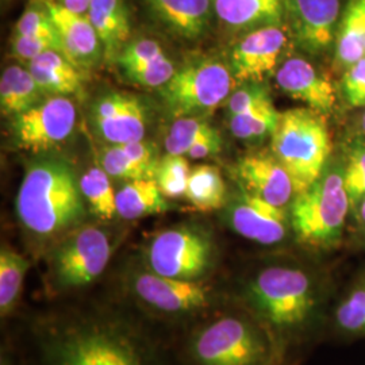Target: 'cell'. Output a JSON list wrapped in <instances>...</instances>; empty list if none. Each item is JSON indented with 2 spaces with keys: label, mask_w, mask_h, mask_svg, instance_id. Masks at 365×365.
<instances>
[{
  "label": "cell",
  "mask_w": 365,
  "mask_h": 365,
  "mask_svg": "<svg viewBox=\"0 0 365 365\" xmlns=\"http://www.w3.org/2000/svg\"><path fill=\"white\" fill-rule=\"evenodd\" d=\"M317 257L309 252L262 256L227 287L232 300L267 330L282 365H292L329 334L339 289L331 268Z\"/></svg>",
  "instance_id": "obj_1"
},
{
  "label": "cell",
  "mask_w": 365,
  "mask_h": 365,
  "mask_svg": "<svg viewBox=\"0 0 365 365\" xmlns=\"http://www.w3.org/2000/svg\"><path fill=\"white\" fill-rule=\"evenodd\" d=\"M31 330L43 365H175L134 315L111 304L49 310Z\"/></svg>",
  "instance_id": "obj_2"
},
{
  "label": "cell",
  "mask_w": 365,
  "mask_h": 365,
  "mask_svg": "<svg viewBox=\"0 0 365 365\" xmlns=\"http://www.w3.org/2000/svg\"><path fill=\"white\" fill-rule=\"evenodd\" d=\"M15 214L25 233L49 248L83 225L88 209L75 167L56 155L31 160L16 192Z\"/></svg>",
  "instance_id": "obj_3"
},
{
  "label": "cell",
  "mask_w": 365,
  "mask_h": 365,
  "mask_svg": "<svg viewBox=\"0 0 365 365\" xmlns=\"http://www.w3.org/2000/svg\"><path fill=\"white\" fill-rule=\"evenodd\" d=\"M182 354L188 365H282L267 330L232 298L192 325Z\"/></svg>",
  "instance_id": "obj_4"
},
{
  "label": "cell",
  "mask_w": 365,
  "mask_h": 365,
  "mask_svg": "<svg viewBox=\"0 0 365 365\" xmlns=\"http://www.w3.org/2000/svg\"><path fill=\"white\" fill-rule=\"evenodd\" d=\"M119 288L134 309L165 324L195 325L230 302L227 288L211 280L172 279L149 271L138 261L120 274Z\"/></svg>",
  "instance_id": "obj_5"
},
{
  "label": "cell",
  "mask_w": 365,
  "mask_h": 365,
  "mask_svg": "<svg viewBox=\"0 0 365 365\" xmlns=\"http://www.w3.org/2000/svg\"><path fill=\"white\" fill-rule=\"evenodd\" d=\"M289 217L294 242L304 252L319 256L342 245L351 221V203L339 148L334 149L319 178L294 197Z\"/></svg>",
  "instance_id": "obj_6"
},
{
  "label": "cell",
  "mask_w": 365,
  "mask_h": 365,
  "mask_svg": "<svg viewBox=\"0 0 365 365\" xmlns=\"http://www.w3.org/2000/svg\"><path fill=\"white\" fill-rule=\"evenodd\" d=\"M334 149L329 117L310 107L282 111L269 140V150L289 173L297 195L319 178Z\"/></svg>",
  "instance_id": "obj_7"
},
{
  "label": "cell",
  "mask_w": 365,
  "mask_h": 365,
  "mask_svg": "<svg viewBox=\"0 0 365 365\" xmlns=\"http://www.w3.org/2000/svg\"><path fill=\"white\" fill-rule=\"evenodd\" d=\"M115 240L99 225L83 223L48 250L45 283L54 297L90 287L105 274L114 256Z\"/></svg>",
  "instance_id": "obj_8"
},
{
  "label": "cell",
  "mask_w": 365,
  "mask_h": 365,
  "mask_svg": "<svg viewBox=\"0 0 365 365\" xmlns=\"http://www.w3.org/2000/svg\"><path fill=\"white\" fill-rule=\"evenodd\" d=\"M138 262L155 274L187 282L211 280L220 261L214 233L197 222H185L152 235Z\"/></svg>",
  "instance_id": "obj_9"
},
{
  "label": "cell",
  "mask_w": 365,
  "mask_h": 365,
  "mask_svg": "<svg viewBox=\"0 0 365 365\" xmlns=\"http://www.w3.org/2000/svg\"><path fill=\"white\" fill-rule=\"evenodd\" d=\"M235 86L226 57L196 54L176 66L175 75L157 91L170 118H209L225 106Z\"/></svg>",
  "instance_id": "obj_10"
},
{
  "label": "cell",
  "mask_w": 365,
  "mask_h": 365,
  "mask_svg": "<svg viewBox=\"0 0 365 365\" xmlns=\"http://www.w3.org/2000/svg\"><path fill=\"white\" fill-rule=\"evenodd\" d=\"M295 51L287 24H276L237 36L226 60L237 84L268 81Z\"/></svg>",
  "instance_id": "obj_11"
},
{
  "label": "cell",
  "mask_w": 365,
  "mask_h": 365,
  "mask_svg": "<svg viewBox=\"0 0 365 365\" xmlns=\"http://www.w3.org/2000/svg\"><path fill=\"white\" fill-rule=\"evenodd\" d=\"M348 0H286V24L294 46L318 61L331 63Z\"/></svg>",
  "instance_id": "obj_12"
},
{
  "label": "cell",
  "mask_w": 365,
  "mask_h": 365,
  "mask_svg": "<svg viewBox=\"0 0 365 365\" xmlns=\"http://www.w3.org/2000/svg\"><path fill=\"white\" fill-rule=\"evenodd\" d=\"M10 119L14 145L43 155L66 144L73 135L78 110L71 98L46 96L38 105Z\"/></svg>",
  "instance_id": "obj_13"
},
{
  "label": "cell",
  "mask_w": 365,
  "mask_h": 365,
  "mask_svg": "<svg viewBox=\"0 0 365 365\" xmlns=\"http://www.w3.org/2000/svg\"><path fill=\"white\" fill-rule=\"evenodd\" d=\"M221 211L232 232L261 247L274 248L294 241L289 209L274 206L238 185Z\"/></svg>",
  "instance_id": "obj_14"
},
{
  "label": "cell",
  "mask_w": 365,
  "mask_h": 365,
  "mask_svg": "<svg viewBox=\"0 0 365 365\" xmlns=\"http://www.w3.org/2000/svg\"><path fill=\"white\" fill-rule=\"evenodd\" d=\"M272 78L284 95L327 117L333 115L341 103L339 83L318 66V60L298 51L288 56Z\"/></svg>",
  "instance_id": "obj_15"
},
{
  "label": "cell",
  "mask_w": 365,
  "mask_h": 365,
  "mask_svg": "<svg viewBox=\"0 0 365 365\" xmlns=\"http://www.w3.org/2000/svg\"><path fill=\"white\" fill-rule=\"evenodd\" d=\"M148 118L149 113L144 101L126 92H105L92 103V128L106 144L145 140Z\"/></svg>",
  "instance_id": "obj_16"
},
{
  "label": "cell",
  "mask_w": 365,
  "mask_h": 365,
  "mask_svg": "<svg viewBox=\"0 0 365 365\" xmlns=\"http://www.w3.org/2000/svg\"><path fill=\"white\" fill-rule=\"evenodd\" d=\"M232 176L235 185L277 207L289 209L297 195L289 173L269 148L240 157Z\"/></svg>",
  "instance_id": "obj_17"
},
{
  "label": "cell",
  "mask_w": 365,
  "mask_h": 365,
  "mask_svg": "<svg viewBox=\"0 0 365 365\" xmlns=\"http://www.w3.org/2000/svg\"><path fill=\"white\" fill-rule=\"evenodd\" d=\"M145 11L175 38L196 42L215 19L212 0H141Z\"/></svg>",
  "instance_id": "obj_18"
},
{
  "label": "cell",
  "mask_w": 365,
  "mask_h": 365,
  "mask_svg": "<svg viewBox=\"0 0 365 365\" xmlns=\"http://www.w3.org/2000/svg\"><path fill=\"white\" fill-rule=\"evenodd\" d=\"M115 64L130 83L152 90L165 86L176 72L161 43L149 37L131 38Z\"/></svg>",
  "instance_id": "obj_19"
},
{
  "label": "cell",
  "mask_w": 365,
  "mask_h": 365,
  "mask_svg": "<svg viewBox=\"0 0 365 365\" xmlns=\"http://www.w3.org/2000/svg\"><path fill=\"white\" fill-rule=\"evenodd\" d=\"M43 3L58 31L66 57L86 71L99 66L105 60V54L88 15L73 13L48 1Z\"/></svg>",
  "instance_id": "obj_20"
},
{
  "label": "cell",
  "mask_w": 365,
  "mask_h": 365,
  "mask_svg": "<svg viewBox=\"0 0 365 365\" xmlns=\"http://www.w3.org/2000/svg\"><path fill=\"white\" fill-rule=\"evenodd\" d=\"M215 19L237 36L286 24V0H212Z\"/></svg>",
  "instance_id": "obj_21"
},
{
  "label": "cell",
  "mask_w": 365,
  "mask_h": 365,
  "mask_svg": "<svg viewBox=\"0 0 365 365\" xmlns=\"http://www.w3.org/2000/svg\"><path fill=\"white\" fill-rule=\"evenodd\" d=\"M160 158L155 145L141 140L103 148L99 165L114 179L125 182L155 180Z\"/></svg>",
  "instance_id": "obj_22"
},
{
  "label": "cell",
  "mask_w": 365,
  "mask_h": 365,
  "mask_svg": "<svg viewBox=\"0 0 365 365\" xmlns=\"http://www.w3.org/2000/svg\"><path fill=\"white\" fill-rule=\"evenodd\" d=\"M88 18L101 39L106 63H115L131 39L130 11L125 0H92Z\"/></svg>",
  "instance_id": "obj_23"
},
{
  "label": "cell",
  "mask_w": 365,
  "mask_h": 365,
  "mask_svg": "<svg viewBox=\"0 0 365 365\" xmlns=\"http://www.w3.org/2000/svg\"><path fill=\"white\" fill-rule=\"evenodd\" d=\"M27 68L36 78L39 88L48 96L71 98L84 88L86 69L72 63L58 51H48L31 60Z\"/></svg>",
  "instance_id": "obj_24"
},
{
  "label": "cell",
  "mask_w": 365,
  "mask_h": 365,
  "mask_svg": "<svg viewBox=\"0 0 365 365\" xmlns=\"http://www.w3.org/2000/svg\"><path fill=\"white\" fill-rule=\"evenodd\" d=\"M329 333L345 341L365 339V268L337 294Z\"/></svg>",
  "instance_id": "obj_25"
},
{
  "label": "cell",
  "mask_w": 365,
  "mask_h": 365,
  "mask_svg": "<svg viewBox=\"0 0 365 365\" xmlns=\"http://www.w3.org/2000/svg\"><path fill=\"white\" fill-rule=\"evenodd\" d=\"M365 0H348L330 66L334 75L365 57Z\"/></svg>",
  "instance_id": "obj_26"
},
{
  "label": "cell",
  "mask_w": 365,
  "mask_h": 365,
  "mask_svg": "<svg viewBox=\"0 0 365 365\" xmlns=\"http://www.w3.org/2000/svg\"><path fill=\"white\" fill-rule=\"evenodd\" d=\"M46 96L27 66L13 64L3 69L0 78V110L4 117L19 115L41 103Z\"/></svg>",
  "instance_id": "obj_27"
},
{
  "label": "cell",
  "mask_w": 365,
  "mask_h": 365,
  "mask_svg": "<svg viewBox=\"0 0 365 365\" xmlns=\"http://www.w3.org/2000/svg\"><path fill=\"white\" fill-rule=\"evenodd\" d=\"M170 209L168 199L161 192L156 180H130L117 191L118 217L135 221L158 215Z\"/></svg>",
  "instance_id": "obj_28"
},
{
  "label": "cell",
  "mask_w": 365,
  "mask_h": 365,
  "mask_svg": "<svg viewBox=\"0 0 365 365\" xmlns=\"http://www.w3.org/2000/svg\"><path fill=\"white\" fill-rule=\"evenodd\" d=\"M230 196L221 170L211 164H199L191 170L185 199L202 212L222 210Z\"/></svg>",
  "instance_id": "obj_29"
},
{
  "label": "cell",
  "mask_w": 365,
  "mask_h": 365,
  "mask_svg": "<svg viewBox=\"0 0 365 365\" xmlns=\"http://www.w3.org/2000/svg\"><path fill=\"white\" fill-rule=\"evenodd\" d=\"M279 117L280 111L274 107L272 99L244 113L227 115L226 120L235 138L247 144L261 145L271 140Z\"/></svg>",
  "instance_id": "obj_30"
},
{
  "label": "cell",
  "mask_w": 365,
  "mask_h": 365,
  "mask_svg": "<svg viewBox=\"0 0 365 365\" xmlns=\"http://www.w3.org/2000/svg\"><path fill=\"white\" fill-rule=\"evenodd\" d=\"M30 261L13 248L0 249V315L7 318L21 303Z\"/></svg>",
  "instance_id": "obj_31"
},
{
  "label": "cell",
  "mask_w": 365,
  "mask_h": 365,
  "mask_svg": "<svg viewBox=\"0 0 365 365\" xmlns=\"http://www.w3.org/2000/svg\"><path fill=\"white\" fill-rule=\"evenodd\" d=\"M80 190L88 212L95 218L111 221L118 217L117 191L101 165H93L80 176Z\"/></svg>",
  "instance_id": "obj_32"
},
{
  "label": "cell",
  "mask_w": 365,
  "mask_h": 365,
  "mask_svg": "<svg viewBox=\"0 0 365 365\" xmlns=\"http://www.w3.org/2000/svg\"><path fill=\"white\" fill-rule=\"evenodd\" d=\"M344 163V182L351 203V217L365 199V140L348 133L339 145ZM351 222V221H349Z\"/></svg>",
  "instance_id": "obj_33"
},
{
  "label": "cell",
  "mask_w": 365,
  "mask_h": 365,
  "mask_svg": "<svg viewBox=\"0 0 365 365\" xmlns=\"http://www.w3.org/2000/svg\"><path fill=\"white\" fill-rule=\"evenodd\" d=\"M209 118L184 117L173 119L170 131L164 140L165 152L170 155L185 156L187 152L199 141L217 134Z\"/></svg>",
  "instance_id": "obj_34"
},
{
  "label": "cell",
  "mask_w": 365,
  "mask_h": 365,
  "mask_svg": "<svg viewBox=\"0 0 365 365\" xmlns=\"http://www.w3.org/2000/svg\"><path fill=\"white\" fill-rule=\"evenodd\" d=\"M191 170L190 161L185 156L167 153L160 158L155 180L167 199L185 196Z\"/></svg>",
  "instance_id": "obj_35"
},
{
  "label": "cell",
  "mask_w": 365,
  "mask_h": 365,
  "mask_svg": "<svg viewBox=\"0 0 365 365\" xmlns=\"http://www.w3.org/2000/svg\"><path fill=\"white\" fill-rule=\"evenodd\" d=\"M16 37H60L52 16L42 0H30L14 26ZM61 39V38H60Z\"/></svg>",
  "instance_id": "obj_36"
},
{
  "label": "cell",
  "mask_w": 365,
  "mask_h": 365,
  "mask_svg": "<svg viewBox=\"0 0 365 365\" xmlns=\"http://www.w3.org/2000/svg\"><path fill=\"white\" fill-rule=\"evenodd\" d=\"M337 83L344 105L352 110L365 108V57L346 68Z\"/></svg>",
  "instance_id": "obj_37"
},
{
  "label": "cell",
  "mask_w": 365,
  "mask_h": 365,
  "mask_svg": "<svg viewBox=\"0 0 365 365\" xmlns=\"http://www.w3.org/2000/svg\"><path fill=\"white\" fill-rule=\"evenodd\" d=\"M48 51L64 53L60 37H16L10 39V54L14 58L29 64L39 54Z\"/></svg>",
  "instance_id": "obj_38"
},
{
  "label": "cell",
  "mask_w": 365,
  "mask_h": 365,
  "mask_svg": "<svg viewBox=\"0 0 365 365\" xmlns=\"http://www.w3.org/2000/svg\"><path fill=\"white\" fill-rule=\"evenodd\" d=\"M223 141H222V135L220 133L211 135L209 138H205L199 143H196L188 152L185 157L188 160H203L207 157L215 156L222 150Z\"/></svg>",
  "instance_id": "obj_39"
},
{
  "label": "cell",
  "mask_w": 365,
  "mask_h": 365,
  "mask_svg": "<svg viewBox=\"0 0 365 365\" xmlns=\"http://www.w3.org/2000/svg\"><path fill=\"white\" fill-rule=\"evenodd\" d=\"M349 232L352 248L365 250V199L351 217Z\"/></svg>",
  "instance_id": "obj_40"
},
{
  "label": "cell",
  "mask_w": 365,
  "mask_h": 365,
  "mask_svg": "<svg viewBox=\"0 0 365 365\" xmlns=\"http://www.w3.org/2000/svg\"><path fill=\"white\" fill-rule=\"evenodd\" d=\"M43 1L60 6L73 13L87 14L90 10L92 0H43Z\"/></svg>",
  "instance_id": "obj_41"
},
{
  "label": "cell",
  "mask_w": 365,
  "mask_h": 365,
  "mask_svg": "<svg viewBox=\"0 0 365 365\" xmlns=\"http://www.w3.org/2000/svg\"><path fill=\"white\" fill-rule=\"evenodd\" d=\"M359 113L353 118L352 123H351V128L349 131L351 134L354 135H359L361 137L363 140H365V108L361 110H357Z\"/></svg>",
  "instance_id": "obj_42"
},
{
  "label": "cell",
  "mask_w": 365,
  "mask_h": 365,
  "mask_svg": "<svg viewBox=\"0 0 365 365\" xmlns=\"http://www.w3.org/2000/svg\"><path fill=\"white\" fill-rule=\"evenodd\" d=\"M364 52H365V45H364Z\"/></svg>",
  "instance_id": "obj_43"
}]
</instances>
